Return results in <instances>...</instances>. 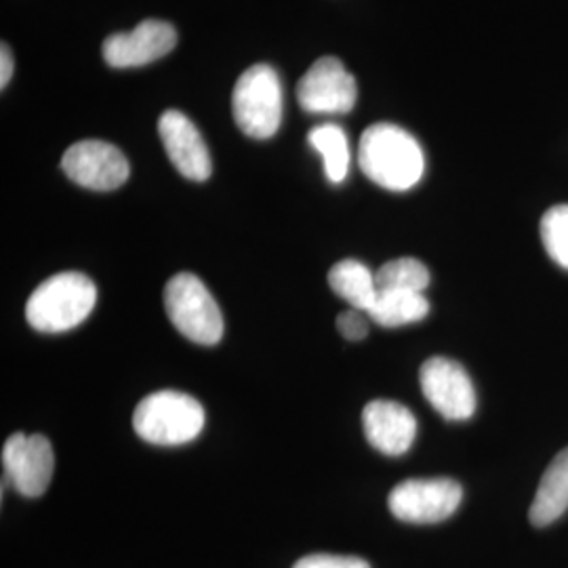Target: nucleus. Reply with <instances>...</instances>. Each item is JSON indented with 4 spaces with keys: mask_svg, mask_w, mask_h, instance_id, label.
<instances>
[{
    "mask_svg": "<svg viewBox=\"0 0 568 568\" xmlns=\"http://www.w3.org/2000/svg\"><path fill=\"white\" fill-rule=\"evenodd\" d=\"M358 164L366 178L392 192H406L422 182L426 156L419 142L398 124L368 126L358 145Z\"/></svg>",
    "mask_w": 568,
    "mask_h": 568,
    "instance_id": "f257e3e1",
    "label": "nucleus"
},
{
    "mask_svg": "<svg viewBox=\"0 0 568 568\" xmlns=\"http://www.w3.org/2000/svg\"><path fill=\"white\" fill-rule=\"evenodd\" d=\"M98 288L81 272H60L34 288L26 304V321L41 333H65L93 312Z\"/></svg>",
    "mask_w": 568,
    "mask_h": 568,
    "instance_id": "f03ea898",
    "label": "nucleus"
},
{
    "mask_svg": "<svg viewBox=\"0 0 568 568\" xmlns=\"http://www.w3.org/2000/svg\"><path fill=\"white\" fill-rule=\"evenodd\" d=\"M203 427V405L175 389H161L145 396L133 413L135 434L145 443L159 447L192 443Z\"/></svg>",
    "mask_w": 568,
    "mask_h": 568,
    "instance_id": "7ed1b4c3",
    "label": "nucleus"
},
{
    "mask_svg": "<svg viewBox=\"0 0 568 568\" xmlns=\"http://www.w3.org/2000/svg\"><path fill=\"white\" fill-rule=\"evenodd\" d=\"M164 310L185 339L215 345L224 337V316L203 281L190 272L175 274L164 286Z\"/></svg>",
    "mask_w": 568,
    "mask_h": 568,
    "instance_id": "20e7f679",
    "label": "nucleus"
},
{
    "mask_svg": "<svg viewBox=\"0 0 568 568\" xmlns=\"http://www.w3.org/2000/svg\"><path fill=\"white\" fill-rule=\"evenodd\" d=\"M234 121L244 135L270 140L283 121V87L278 74L267 63L244 70L232 93Z\"/></svg>",
    "mask_w": 568,
    "mask_h": 568,
    "instance_id": "39448f33",
    "label": "nucleus"
},
{
    "mask_svg": "<svg viewBox=\"0 0 568 568\" xmlns=\"http://www.w3.org/2000/svg\"><path fill=\"white\" fill-rule=\"evenodd\" d=\"M464 499V488L450 478L405 480L387 497L394 518L410 525H436L450 518Z\"/></svg>",
    "mask_w": 568,
    "mask_h": 568,
    "instance_id": "423d86ee",
    "label": "nucleus"
},
{
    "mask_svg": "<svg viewBox=\"0 0 568 568\" xmlns=\"http://www.w3.org/2000/svg\"><path fill=\"white\" fill-rule=\"evenodd\" d=\"M4 480L23 497H41L51 485L55 469V453L41 436L13 434L2 447Z\"/></svg>",
    "mask_w": 568,
    "mask_h": 568,
    "instance_id": "0eeeda50",
    "label": "nucleus"
},
{
    "mask_svg": "<svg viewBox=\"0 0 568 568\" xmlns=\"http://www.w3.org/2000/svg\"><path fill=\"white\" fill-rule=\"evenodd\" d=\"M419 384L427 403L448 422H467L476 413V389L459 363L445 356L429 358L419 371Z\"/></svg>",
    "mask_w": 568,
    "mask_h": 568,
    "instance_id": "6e6552de",
    "label": "nucleus"
},
{
    "mask_svg": "<svg viewBox=\"0 0 568 568\" xmlns=\"http://www.w3.org/2000/svg\"><path fill=\"white\" fill-rule=\"evenodd\" d=\"M63 173L74 183L95 192H110L129 180V161L112 143L84 140L65 150Z\"/></svg>",
    "mask_w": 568,
    "mask_h": 568,
    "instance_id": "1a4fd4ad",
    "label": "nucleus"
},
{
    "mask_svg": "<svg viewBox=\"0 0 568 568\" xmlns=\"http://www.w3.org/2000/svg\"><path fill=\"white\" fill-rule=\"evenodd\" d=\"M356 98V79L337 58L316 61L297 87L300 105L310 114H347Z\"/></svg>",
    "mask_w": 568,
    "mask_h": 568,
    "instance_id": "9d476101",
    "label": "nucleus"
},
{
    "mask_svg": "<svg viewBox=\"0 0 568 568\" xmlns=\"http://www.w3.org/2000/svg\"><path fill=\"white\" fill-rule=\"evenodd\" d=\"M178 42L169 21L145 20L131 32L112 34L103 42V60L112 68H140L161 60Z\"/></svg>",
    "mask_w": 568,
    "mask_h": 568,
    "instance_id": "9b49d317",
    "label": "nucleus"
},
{
    "mask_svg": "<svg viewBox=\"0 0 568 568\" xmlns=\"http://www.w3.org/2000/svg\"><path fill=\"white\" fill-rule=\"evenodd\" d=\"M159 135L171 163L185 180L206 182L211 178L213 164L209 148L199 129L185 114L178 110H166L159 121Z\"/></svg>",
    "mask_w": 568,
    "mask_h": 568,
    "instance_id": "f8f14e48",
    "label": "nucleus"
},
{
    "mask_svg": "<svg viewBox=\"0 0 568 568\" xmlns=\"http://www.w3.org/2000/svg\"><path fill=\"white\" fill-rule=\"evenodd\" d=\"M366 440L379 453L398 457L413 447L417 436L415 415L400 403L373 400L363 410Z\"/></svg>",
    "mask_w": 568,
    "mask_h": 568,
    "instance_id": "ddd939ff",
    "label": "nucleus"
},
{
    "mask_svg": "<svg viewBox=\"0 0 568 568\" xmlns=\"http://www.w3.org/2000/svg\"><path fill=\"white\" fill-rule=\"evenodd\" d=\"M568 509V448L560 450L549 464L535 501L530 506V523L535 527H548Z\"/></svg>",
    "mask_w": 568,
    "mask_h": 568,
    "instance_id": "4468645a",
    "label": "nucleus"
},
{
    "mask_svg": "<svg viewBox=\"0 0 568 568\" xmlns=\"http://www.w3.org/2000/svg\"><path fill=\"white\" fill-rule=\"evenodd\" d=\"M429 314V302L424 293L410 291H379L375 304L368 307L366 316L386 328L413 325Z\"/></svg>",
    "mask_w": 568,
    "mask_h": 568,
    "instance_id": "2eb2a0df",
    "label": "nucleus"
},
{
    "mask_svg": "<svg viewBox=\"0 0 568 568\" xmlns=\"http://www.w3.org/2000/svg\"><path fill=\"white\" fill-rule=\"evenodd\" d=\"M331 288L352 305L354 310L368 312V307L377 300V283L375 272H371L365 264L356 260H344L333 265L328 272Z\"/></svg>",
    "mask_w": 568,
    "mask_h": 568,
    "instance_id": "dca6fc26",
    "label": "nucleus"
},
{
    "mask_svg": "<svg viewBox=\"0 0 568 568\" xmlns=\"http://www.w3.org/2000/svg\"><path fill=\"white\" fill-rule=\"evenodd\" d=\"M310 145L323 156L326 180L342 183L349 171V143L344 129L335 122H325L314 126L307 133Z\"/></svg>",
    "mask_w": 568,
    "mask_h": 568,
    "instance_id": "f3484780",
    "label": "nucleus"
},
{
    "mask_svg": "<svg viewBox=\"0 0 568 568\" xmlns=\"http://www.w3.org/2000/svg\"><path fill=\"white\" fill-rule=\"evenodd\" d=\"M377 291H410L424 293L429 286V270L419 260L400 257L387 262L375 272Z\"/></svg>",
    "mask_w": 568,
    "mask_h": 568,
    "instance_id": "a211bd4d",
    "label": "nucleus"
},
{
    "mask_svg": "<svg viewBox=\"0 0 568 568\" xmlns=\"http://www.w3.org/2000/svg\"><path fill=\"white\" fill-rule=\"evenodd\" d=\"M541 241L549 257L568 270V204H556L544 215Z\"/></svg>",
    "mask_w": 568,
    "mask_h": 568,
    "instance_id": "6ab92c4d",
    "label": "nucleus"
},
{
    "mask_svg": "<svg viewBox=\"0 0 568 568\" xmlns=\"http://www.w3.org/2000/svg\"><path fill=\"white\" fill-rule=\"evenodd\" d=\"M293 568H371V565L356 556H333V554H312L295 562Z\"/></svg>",
    "mask_w": 568,
    "mask_h": 568,
    "instance_id": "aec40b11",
    "label": "nucleus"
},
{
    "mask_svg": "<svg viewBox=\"0 0 568 568\" xmlns=\"http://www.w3.org/2000/svg\"><path fill=\"white\" fill-rule=\"evenodd\" d=\"M366 318L368 316H366L365 312L352 307V310H347L344 314H339L337 328H339V333L344 335L345 339L361 342V339H365L366 333H368V321Z\"/></svg>",
    "mask_w": 568,
    "mask_h": 568,
    "instance_id": "412c9836",
    "label": "nucleus"
},
{
    "mask_svg": "<svg viewBox=\"0 0 568 568\" xmlns=\"http://www.w3.org/2000/svg\"><path fill=\"white\" fill-rule=\"evenodd\" d=\"M11 77H13V58L9 47L2 44V51H0V87L2 89L9 84Z\"/></svg>",
    "mask_w": 568,
    "mask_h": 568,
    "instance_id": "4be33fe9",
    "label": "nucleus"
}]
</instances>
